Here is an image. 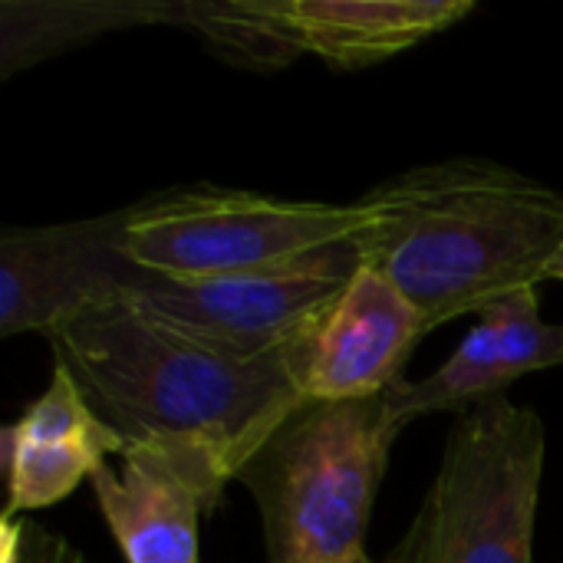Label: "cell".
Segmentation results:
<instances>
[{
  "mask_svg": "<svg viewBox=\"0 0 563 563\" xmlns=\"http://www.w3.org/2000/svg\"><path fill=\"white\" fill-rule=\"evenodd\" d=\"M46 340L125 445L198 452L231 478L307 402L290 353L297 340L264 360H234L155 323L125 294L82 310Z\"/></svg>",
  "mask_w": 563,
  "mask_h": 563,
  "instance_id": "obj_1",
  "label": "cell"
},
{
  "mask_svg": "<svg viewBox=\"0 0 563 563\" xmlns=\"http://www.w3.org/2000/svg\"><path fill=\"white\" fill-rule=\"evenodd\" d=\"M373 228L360 264L383 274L435 330L534 290L563 247V191L485 158L409 168L360 198Z\"/></svg>",
  "mask_w": 563,
  "mask_h": 563,
  "instance_id": "obj_2",
  "label": "cell"
},
{
  "mask_svg": "<svg viewBox=\"0 0 563 563\" xmlns=\"http://www.w3.org/2000/svg\"><path fill=\"white\" fill-rule=\"evenodd\" d=\"M399 429L383 396L303 402L234 475L257 501L271 563H346L363 551Z\"/></svg>",
  "mask_w": 563,
  "mask_h": 563,
  "instance_id": "obj_3",
  "label": "cell"
},
{
  "mask_svg": "<svg viewBox=\"0 0 563 563\" xmlns=\"http://www.w3.org/2000/svg\"><path fill=\"white\" fill-rule=\"evenodd\" d=\"M544 452L534 409L505 396L472 406L445 442L396 563H534Z\"/></svg>",
  "mask_w": 563,
  "mask_h": 563,
  "instance_id": "obj_4",
  "label": "cell"
},
{
  "mask_svg": "<svg viewBox=\"0 0 563 563\" xmlns=\"http://www.w3.org/2000/svg\"><path fill=\"white\" fill-rule=\"evenodd\" d=\"M376 214L356 205L280 201L224 188H175L125 208L122 254L162 277H218L356 244Z\"/></svg>",
  "mask_w": 563,
  "mask_h": 563,
  "instance_id": "obj_5",
  "label": "cell"
},
{
  "mask_svg": "<svg viewBox=\"0 0 563 563\" xmlns=\"http://www.w3.org/2000/svg\"><path fill=\"white\" fill-rule=\"evenodd\" d=\"M356 267V244H336L300 261L218 277L145 274L125 297L198 346L234 360H264L300 340L350 287Z\"/></svg>",
  "mask_w": 563,
  "mask_h": 563,
  "instance_id": "obj_6",
  "label": "cell"
},
{
  "mask_svg": "<svg viewBox=\"0 0 563 563\" xmlns=\"http://www.w3.org/2000/svg\"><path fill=\"white\" fill-rule=\"evenodd\" d=\"M125 208L0 234V336H53L82 310L129 294L148 271L122 254Z\"/></svg>",
  "mask_w": 563,
  "mask_h": 563,
  "instance_id": "obj_7",
  "label": "cell"
},
{
  "mask_svg": "<svg viewBox=\"0 0 563 563\" xmlns=\"http://www.w3.org/2000/svg\"><path fill=\"white\" fill-rule=\"evenodd\" d=\"M429 333L422 313L373 267L360 264L350 287L290 346L307 402L376 399Z\"/></svg>",
  "mask_w": 563,
  "mask_h": 563,
  "instance_id": "obj_8",
  "label": "cell"
},
{
  "mask_svg": "<svg viewBox=\"0 0 563 563\" xmlns=\"http://www.w3.org/2000/svg\"><path fill=\"white\" fill-rule=\"evenodd\" d=\"M231 475L208 455L168 445H125L119 468L89 478L99 511L125 563H198V521Z\"/></svg>",
  "mask_w": 563,
  "mask_h": 563,
  "instance_id": "obj_9",
  "label": "cell"
},
{
  "mask_svg": "<svg viewBox=\"0 0 563 563\" xmlns=\"http://www.w3.org/2000/svg\"><path fill=\"white\" fill-rule=\"evenodd\" d=\"M122 449L125 442L96 416L76 379L56 363L46 393L3 432L0 455L10 488L3 518L13 521V515L59 505Z\"/></svg>",
  "mask_w": 563,
  "mask_h": 563,
  "instance_id": "obj_10",
  "label": "cell"
},
{
  "mask_svg": "<svg viewBox=\"0 0 563 563\" xmlns=\"http://www.w3.org/2000/svg\"><path fill=\"white\" fill-rule=\"evenodd\" d=\"M264 13L333 69L383 63L465 20L472 0H261Z\"/></svg>",
  "mask_w": 563,
  "mask_h": 563,
  "instance_id": "obj_11",
  "label": "cell"
},
{
  "mask_svg": "<svg viewBox=\"0 0 563 563\" xmlns=\"http://www.w3.org/2000/svg\"><path fill=\"white\" fill-rule=\"evenodd\" d=\"M518 376V369L508 360V350L501 343V333L482 320L475 330L465 333L459 350L426 379H396L383 393V409L389 426L402 429L416 416L478 406L485 399L501 396Z\"/></svg>",
  "mask_w": 563,
  "mask_h": 563,
  "instance_id": "obj_12",
  "label": "cell"
},
{
  "mask_svg": "<svg viewBox=\"0 0 563 563\" xmlns=\"http://www.w3.org/2000/svg\"><path fill=\"white\" fill-rule=\"evenodd\" d=\"M3 76L132 23H175L178 3H3Z\"/></svg>",
  "mask_w": 563,
  "mask_h": 563,
  "instance_id": "obj_13",
  "label": "cell"
},
{
  "mask_svg": "<svg viewBox=\"0 0 563 563\" xmlns=\"http://www.w3.org/2000/svg\"><path fill=\"white\" fill-rule=\"evenodd\" d=\"M175 23L201 33L214 56L247 69H280L300 56L297 43L264 13L261 0L178 3Z\"/></svg>",
  "mask_w": 563,
  "mask_h": 563,
  "instance_id": "obj_14",
  "label": "cell"
},
{
  "mask_svg": "<svg viewBox=\"0 0 563 563\" xmlns=\"http://www.w3.org/2000/svg\"><path fill=\"white\" fill-rule=\"evenodd\" d=\"M478 317L488 320L501 333V343H505L508 360L518 369V376L563 366V323L551 327L541 320L534 290L511 294V297L492 303Z\"/></svg>",
  "mask_w": 563,
  "mask_h": 563,
  "instance_id": "obj_15",
  "label": "cell"
},
{
  "mask_svg": "<svg viewBox=\"0 0 563 563\" xmlns=\"http://www.w3.org/2000/svg\"><path fill=\"white\" fill-rule=\"evenodd\" d=\"M0 563H86V558L69 541L43 531L33 521H3Z\"/></svg>",
  "mask_w": 563,
  "mask_h": 563,
  "instance_id": "obj_16",
  "label": "cell"
},
{
  "mask_svg": "<svg viewBox=\"0 0 563 563\" xmlns=\"http://www.w3.org/2000/svg\"><path fill=\"white\" fill-rule=\"evenodd\" d=\"M548 280H561L563 284V247L558 251V257L551 261V267H548Z\"/></svg>",
  "mask_w": 563,
  "mask_h": 563,
  "instance_id": "obj_17",
  "label": "cell"
},
{
  "mask_svg": "<svg viewBox=\"0 0 563 563\" xmlns=\"http://www.w3.org/2000/svg\"><path fill=\"white\" fill-rule=\"evenodd\" d=\"M346 563H376V561H369V554H360V558H353V561H346ZM389 563H396V561H389Z\"/></svg>",
  "mask_w": 563,
  "mask_h": 563,
  "instance_id": "obj_18",
  "label": "cell"
}]
</instances>
